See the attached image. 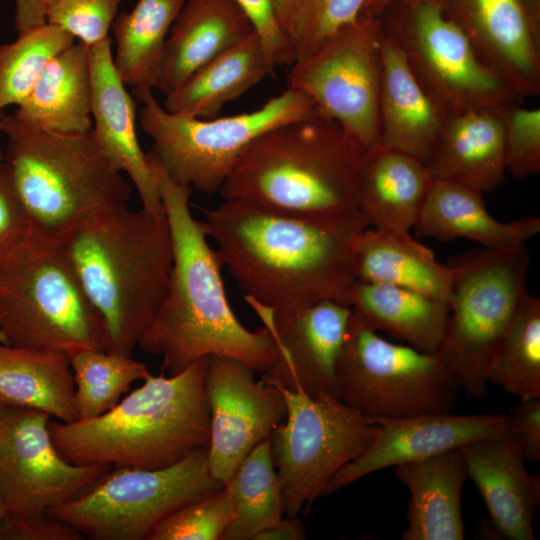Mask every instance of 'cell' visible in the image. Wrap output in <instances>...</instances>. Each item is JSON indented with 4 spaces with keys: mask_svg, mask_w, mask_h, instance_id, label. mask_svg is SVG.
I'll use <instances>...</instances> for the list:
<instances>
[{
    "mask_svg": "<svg viewBox=\"0 0 540 540\" xmlns=\"http://www.w3.org/2000/svg\"><path fill=\"white\" fill-rule=\"evenodd\" d=\"M203 223L244 298L279 312L344 302L355 281L352 246L368 228L360 211L315 217L229 199L204 209Z\"/></svg>",
    "mask_w": 540,
    "mask_h": 540,
    "instance_id": "cell-1",
    "label": "cell"
},
{
    "mask_svg": "<svg viewBox=\"0 0 540 540\" xmlns=\"http://www.w3.org/2000/svg\"><path fill=\"white\" fill-rule=\"evenodd\" d=\"M147 158L169 228L172 267L166 294L137 347L161 356L170 375L209 356L234 358L266 373L275 360L272 340L263 327L251 331L234 314L218 252L190 210L193 190L173 180L152 150Z\"/></svg>",
    "mask_w": 540,
    "mask_h": 540,
    "instance_id": "cell-2",
    "label": "cell"
},
{
    "mask_svg": "<svg viewBox=\"0 0 540 540\" xmlns=\"http://www.w3.org/2000/svg\"><path fill=\"white\" fill-rule=\"evenodd\" d=\"M208 358L178 374L152 375L104 414L48 427L58 452L75 465L157 469L208 446Z\"/></svg>",
    "mask_w": 540,
    "mask_h": 540,
    "instance_id": "cell-3",
    "label": "cell"
},
{
    "mask_svg": "<svg viewBox=\"0 0 540 540\" xmlns=\"http://www.w3.org/2000/svg\"><path fill=\"white\" fill-rule=\"evenodd\" d=\"M60 245L104 322L107 351L132 356L168 287L172 244L166 218L122 203Z\"/></svg>",
    "mask_w": 540,
    "mask_h": 540,
    "instance_id": "cell-4",
    "label": "cell"
},
{
    "mask_svg": "<svg viewBox=\"0 0 540 540\" xmlns=\"http://www.w3.org/2000/svg\"><path fill=\"white\" fill-rule=\"evenodd\" d=\"M366 148L336 121L314 114L251 141L219 190L237 199L315 217L359 210L357 180Z\"/></svg>",
    "mask_w": 540,
    "mask_h": 540,
    "instance_id": "cell-5",
    "label": "cell"
},
{
    "mask_svg": "<svg viewBox=\"0 0 540 540\" xmlns=\"http://www.w3.org/2000/svg\"><path fill=\"white\" fill-rule=\"evenodd\" d=\"M3 162L12 189L37 235L62 242L116 205L131 186L100 152L92 129L62 134L1 117Z\"/></svg>",
    "mask_w": 540,
    "mask_h": 540,
    "instance_id": "cell-6",
    "label": "cell"
},
{
    "mask_svg": "<svg viewBox=\"0 0 540 540\" xmlns=\"http://www.w3.org/2000/svg\"><path fill=\"white\" fill-rule=\"evenodd\" d=\"M0 331L10 345L68 355L109 344L60 243L31 230L0 271Z\"/></svg>",
    "mask_w": 540,
    "mask_h": 540,
    "instance_id": "cell-7",
    "label": "cell"
},
{
    "mask_svg": "<svg viewBox=\"0 0 540 540\" xmlns=\"http://www.w3.org/2000/svg\"><path fill=\"white\" fill-rule=\"evenodd\" d=\"M452 275L445 331L436 351L471 397L488 393L490 362L526 290L530 254L526 245L481 248L446 263Z\"/></svg>",
    "mask_w": 540,
    "mask_h": 540,
    "instance_id": "cell-8",
    "label": "cell"
},
{
    "mask_svg": "<svg viewBox=\"0 0 540 540\" xmlns=\"http://www.w3.org/2000/svg\"><path fill=\"white\" fill-rule=\"evenodd\" d=\"M379 18L383 32L447 116L472 110L500 114L522 103L524 98L481 60L440 0H393Z\"/></svg>",
    "mask_w": 540,
    "mask_h": 540,
    "instance_id": "cell-9",
    "label": "cell"
},
{
    "mask_svg": "<svg viewBox=\"0 0 540 540\" xmlns=\"http://www.w3.org/2000/svg\"><path fill=\"white\" fill-rule=\"evenodd\" d=\"M135 96L142 103L141 127L168 175L204 194L219 192L238 156L260 134L318 113L308 96L291 88L252 112L210 119L170 113L152 91Z\"/></svg>",
    "mask_w": 540,
    "mask_h": 540,
    "instance_id": "cell-10",
    "label": "cell"
},
{
    "mask_svg": "<svg viewBox=\"0 0 540 540\" xmlns=\"http://www.w3.org/2000/svg\"><path fill=\"white\" fill-rule=\"evenodd\" d=\"M223 486L210 474L204 447L163 468H111L88 492L46 515L90 540H148L170 514Z\"/></svg>",
    "mask_w": 540,
    "mask_h": 540,
    "instance_id": "cell-11",
    "label": "cell"
},
{
    "mask_svg": "<svg viewBox=\"0 0 540 540\" xmlns=\"http://www.w3.org/2000/svg\"><path fill=\"white\" fill-rule=\"evenodd\" d=\"M461 387L436 353L390 342L354 312L337 368V396L365 416L449 412Z\"/></svg>",
    "mask_w": 540,
    "mask_h": 540,
    "instance_id": "cell-12",
    "label": "cell"
},
{
    "mask_svg": "<svg viewBox=\"0 0 540 540\" xmlns=\"http://www.w3.org/2000/svg\"><path fill=\"white\" fill-rule=\"evenodd\" d=\"M281 392L286 416L270 435L282 484L284 513L308 512L328 481L373 441L379 426L334 397L312 398L299 389Z\"/></svg>",
    "mask_w": 540,
    "mask_h": 540,
    "instance_id": "cell-13",
    "label": "cell"
},
{
    "mask_svg": "<svg viewBox=\"0 0 540 540\" xmlns=\"http://www.w3.org/2000/svg\"><path fill=\"white\" fill-rule=\"evenodd\" d=\"M380 18L361 12L291 65L288 88L302 92L318 114L339 123L366 149L380 141Z\"/></svg>",
    "mask_w": 540,
    "mask_h": 540,
    "instance_id": "cell-14",
    "label": "cell"
},
{
    "mask_svg": "<svg viewBox=\"0 0 540 540\" xmlns=\"http://www.w3.org/2000/svg\"><path fill=\"white\" fill-rule=\"evenodd\" d=\"M51 416L0 404V497L5 516L34 518L88 492L111 467L75 465L57 450Z\"/></svg>",
    "mask_w": 540,
    "mask_h": 540,
    "instance_id": "cell-15",
    "label": "cell"
},
{
    "mask_svg": "<svg viewBox=\"0 0 540 540\" xmlns=\"http://www.w3.org/2000/svg\"><path fill=\"white\" fill-rule=\"evenodd\" d=\"M269 334L275 360L261 380L299 389L312 398L337 396V368L352 309L324 300L294 312H279L244 298Z\"/></svg>",
    "mask_w": 540,
    "mask_h": 540,
    "instance_id": "cell-16",
    "label": "cell"
},
{
    "mask_svg": "<svg viewBox=\"0 0 540 540\" xmlns=\"http://www.w3.org/2000/svg\"><path fill=\"white\" fill-rule=\"evenodd\" d=\"M254 372L234 358H208L204 382L210 415L208 466L212 477L223 484L286 416L281 392L272 384L256 381Z\"/></svg>",
    "mask_w": 540,
    "mask_h": 540,
    "instance_id": "cell-17",
    "label": "cell"
},
{
    "mask_svg": "<svg viewBox=\"0 0 540 540\" xmlns=\"http://www.w3.org/2000/svg\"><path fill=\"white\" fill-rule=\"evenodd\" d=\"M481 60L522 98L540 94V0H440Z\"/></svg>",
    "mask_w": 540,
    "mask_h": 540,
    "instance_id": "cell-18",
    "label": "cell"
},
{
    "mask_svg": "<svg viewBox=\"0 0 540 540\" xmlns=\"http://www.w3.org/2000/svg\"><path fill=\"white\" fill-rule=\"evenodd\" d=\"M372 420L379 426L377 436L328 481L322 496L381 469L426 459L508 429L507 416L499 413L458 415L449 411Z\"/></svg>",
    "mask_w": 540,
    "mask_h": 540,
    "instance_id": "cell-19",
    "label": "cell"
},
{
    "mask_svg": "<svg viewBox=\"0 0 540 540\" xmlns=\"http://www.w3.org/2000/svg\"><path fill=\"white\" fill-rule=\"evenodd\" d=\"M112 39L89 47L92 132L103 156L134 185L141 208L165 217L157 182L136 131V105L113 62Z\"/></svg>",
    "mask_w": 540,
    "mask_h": 540,
    "instance_id": "cell-20",
    "label": "cell"
},
{
    "mask_svg": "<svg viewBox=\"0 0 540 540\" xmlns=\"http://www.w3.org/2000/svg\"><path fill=\"white\" fill-rule=\"evenodd\" d=\"M459 449L467 476L482 496L497 531L510 540H533L540 478L527 472L526 460L507 432L480 438Z\"/></svg>",
    "mask_w": 540,
    "mask_h": 540,
    "instance_id": "cell-21",
    "label": "cell"
},
{
    "mask_svg": "<svg viewBox=\"0 0 540 540\" xmlns=\"http://www.w3.org/2000/svg\"><path fill=\"white\" fill-rule=\"evenodd\" d=\"M254 31L235 0H188L168 33L154 89L166 95Z\"/></svg>",
    "mask_w": 540,
    "mask_h": 540,
    "instance_id": "cell-22",
    "label": "cell"
},
{
    "mask_svg": "<svg viewBox=\"0 0 540 540\" xmlns=\"http://www.w3.org/2000/svg\"><path fill=\"white\" fill-rule=\"evenodd\" d=\"M433 180L448 181L482 193L505 177L506 157L500 114L472 110L447 116L424 160Z\"/></svg>",
    "mask_w": 540,
    "mask_h": 540,
    "instance_id": "cell-23",
    "label": "cell"
},
{
    "mask_svg": "<svg viewBox=\"0 0 540 540\" xmlns=\"http://www.w3.org/2000/svg\"><path fill=\"white\" fill-rule=\"evenodd\" d=\"M446 119L413 75L401 49L382 30L379 144L424 162Z\"/></svg>",
    "mask_w": 540,
    "mask_h": 540,
    "instance_id": "cell-24",
    "label": "cell"
},
{
    "mask_svg": "<svg viewBox=\"0 0 540 540\" xmlns=\"http://www.w3.org/2000/svg\"><path fill=\"white\" fill-rule=\"evenodd\" d=\"M433 183L421 159L377 144L360 164L357 207L375 229L409 232Z\"/></svg>",
    "mask_w": 540,
    "mask_h": 540,
    "instance_id": "cell-25",
    "label": "cell"
},
{
    "mask_svg": "<svg viewBox=\"0 0 540 540\" xmlns=\"http://www.w3.org/2000/svg\"><path fill=\"white\" fill-rule=\"evenodd\" d=\"M407 487V526L403 540H462L461 494L467 476L459 448L395 467Z\"/></svg>",
    "mask_w": 540,
    "mask_h": 540,
    "instance_id": "cell-26",
    "label": "cell"
},
{
    "mask_svg": "<svg viewBox=\"0 0 540 540\" xmlns=\"http://www.w3.org/2000/svg\"><path fill=\"white\" fill-rule=\"evenodd\" d=\"M417 237L467 239L483 248L506 250L526 245L540 232L538 217L502 222L486 209L483 193L457 183L434 180L415 226Z\"/></svg>",
    "mask_w": 540,
    "mask_h": 540,
    "instance_id": "cell-27",
    "label": "cell"
},
{
    "mask_svg": "<svg viewBox=\"0 0 540 540\" xmlns=\"http://www.w3.org/2000/svg\"><path fill=\"white\" fill-rule=\"evenodd\" d=\"M89 47L82 42L55 55L14 117L32 128L62 134L92 129Z\"/></svg>",
    "mask_w": 540,
    "mask_h": 540,
    "instance_id": "cell-28",
    "label": "cell"
},
{
    "mask_svg": "<svg viewBox=\"0 0 540 540\" xmlns=\"http://www.w3.org/2000/svg\"><path fill=\"white\" fill-rule=\"evenodd\" d=\"M355 280L408 288L449 303L452 275L447 264L409 232L364 229L354 239Z\"/></svg>",
    "mask_w": 540,
    "mask_h": 540,
    "instance_id": "cell-29",
    "label": "cell"
},
{
    "mask_svg": "<svg viewBox=\"0 0 540 540\" xmlns=\"http://www.w3.org/2000/svg\"><path fill=\"white\" fill-rule=\"evenodd\" d=\"M273 70L254 31L167 93L163 108L184 117H217L227 103L246 93Z\"/></svg>",
    "mask_w": 540,
    "mask_h": 540,
    "instance_id": "cell-30",
    "label": "cell"
},
{
    "mask_svg": "<svg viewBox=\"0 0 540 540\" xmlns=\"http://www.w3.org/2000/svg\"><path fill=\"white\" fill-rule=\"evenodd\" d=\"M344 302L375 331L436 353L449 313V303L408 288L355 280Z\"/></svg>",
    "mask_w": 540,
    "mask_h": 540,
    "instance_id": "cell-31",
    "label": "cell"
},
{
    "mask_svg": "<svg viewBox=\"0 0 540 540\" xmlns=\"http://www.w3.org/2000/svg\"><path fill=\"white\" fill-rule=\"evenodd\" d=\"M69 355L0 342V404L43 411L61 422L79 419Z\"/></svg>",
    "mask_w": 540,
    "mask_h": 540,
    "instance_id": "cell-32",
    "label": "cell"
},
{
    "mask_svg": "<svg viewBox=\"0 0 540 540\" xmlns=\"http://www.w3.org/2000/svg\"><path fill=\"white\" fill-rule=\"evenodd\" d=\"M185 0H137L130 12L116 15L111 31L113 62L135 95L152 91L170 28Z\"/></svg>",
    "mask_w": 540,
    "mask_h": 540,
    "instance_id": "cell-33",
    "label": "cell"
},
{
    "mask_svg": "<svg viewBox=\"0 0 540 540\" xmlns=\"http://www.w3.org/2000/svg\"><path fill=\"white\" fill-rule=\"evenodd\" d=\"M234 518L221 540H255L284 514L282 484L276 472L270 438L258 443L224 484Z\"/></svg>",
    "mask_w": 540,
    "mask_h": 540,
    "instance_id": "cell-34",
    "label": "cell"
},
{
    "mask_svg": "<svg viewBox=\"0 0 540 540\" xmlns=\"http://www.w3.org/2000/svg\"><path fill=\"white\" fill-rule=\"evenodd\" d=\"M488 383L519 399L540 398V299L524 293L488 368Z\"/></svg>",
    "mask_w": 540,
    "mask_h": 540,
    "instance_id": "cell-35",
    "label": "cell"
},
{
    "mask_svg": "<svg viewBox=\"0 0 540 540\" xmlns=\"http://www.w3.org/2000/svg\"><path fill=\"white\" fill-rule=\"evenodd\" d=\"M79 419L94 418L112 409L133 382L143 380L147 366L132 356L84 348L69 354Z\"/></svg>",
    "mask_w": 540,
    "mask_h": 540,
    "instance_id": "cell-36",
    "label": "cell"
},
{
    "mask_svg": "<svg viewBox=\"0 0 540 540\" xmlns=\"http://www.w3.org/2000/svg\"><path fill=\"white\" fill-rule=\"evenodd\" d=\"M18 33L15 41L0 45V112L20 105L48 62L75 42L70 34L47 23Z\"/></svg>",
    "mask_w": 540,
    "mask_h": 540,
    "instance_id": "cell-37",
    "label": "cell"
},
{
    "mask_svg": "<svg viewBox=\"0 0 540 540\" xmlns=\"http://www.w3.org/2000/svg\"><path fill=\"white\" fill-rule=\"evenodd\" d=\"M365 1L296 0L285 29L293 63L309 55L329 35L357 18Z\"/></svg>",
    "mask_w": 540,
    "mask_h": 540,
    "instance_id": "cell-38",
    "label": "cell"
},
{
    "mask_svg": "<svg viewBox=\"0 0 540 540\" xmlns=\"http://www.w3.org/2000/svg\"><path fill=\"white\" fill-rule=\"evenodd\" d=\"M234 518L228 491L192 501L160 522L148 540H221Z\"/></svg>",
    "mask_w": 540,
    "mask_h": 540,
    "instance_id": "cell-39",
    "label": "cell"
},
{
    "mask_svg": "<svg viewBox=\"0 0 540 540\" xmlns=\"http://www.w3.org/2000/svg\"><path fill=\"white\" fill-rule=\"evenodd\" d=\"M121 0H40L45 22L88 47L109 36Z\"/></svg>",
    "mask_w": 540,
    "mask_h": 540,
    "instance_id": "cell-40",
    "label": "cell"
},
{
    "mask_svg": "<svg viewBox=\"0 0 540 540\" xmlns=\"http://www.w3.org/2000/svg\"><path fill=\"white\" fill-rule=\"evenodd\" d=\"M500 118L503 126L506 171L523 180L540 171V109L509 107Z\"/></svg>",
    "mask_w": 540,
    "mask_h": 540,
    "instance_id": "cell-41",
    "label": "cell"
},
{
    "mask_svg": "<svg viewBox=\"0 0 540 540\" xmlns=\"http://www.w3.org/2000/svg\"><path fill=\"white\" fill-rule=\"evenodd\" d=\"M235 1L250 19L271 67L292 65L291 50L279 24L274 0Z\"/></svg>",
    "mask_w": 540,
    "mask_h": 540,
    "instance_id": "cell-42",
    "label": "cell"
},
{
    "mask_svg": "<svg viewBox=\"0 0 540 540\" xmlns=\"http://www.w3.org/2000/svg\"><path fill=\"white\" fill-rule=\"evenodd\" d=\"M30 231L28 219L16 198L0 160V271Z\"/></svg>",
    "mask_w": 540,
    "mask_h": 540,
    "instance_id": "cell-43",
    "label": "cell"
},
{
    "mask_svg": "<svg viewBox=\"0 0 540 540\" xmlns=\"http://www.w3.org/2000/svg\"><path fill=\"white\" fill-rule=\"evenodd\" d=\"M507 434L527 461L540 460V398L520 399L509 408Z\"/></svg>",
    "mask_w": 540,
    "mask_h": 540,
    "instance_id": "cell-44",
    "label": "cell"
},
{
    "mask_svg": "<svg viewBox=\"0 0 540 540\" xmlns=\"http://www.w3.org/2000/svg\"><path fill=\"white\" fill-rule=\"evenodd\" d=\"M84 536L70 525L43 515L34 518L5 516L0 525V540H83Z\"/></svg>",
    "mask_w": 540,
    "mask_h": 540,
    "instance_id": "cell-45",
    "label": "cell"
},
{
    "mask_svg": "<svg viewBox=\"0 0 540 540\" xmlns=\"http://www.w3.org/2000/svg\"><path fill=\"white\" fill-rule=\"evenodd\" d=\"M306 532L303 524L296 517L288 516L268 529L259 533L255 540H303Z\"/></svg>",
    "mask_w": 540,
    "mask_h": 540,
    "instance_id": "cell-46",
    "label": "cell"
},
{
    "mask_svg": "<svg viewBox=\"0 0 540 540\" xmlns=\"http://www.w3.org/2000/svg\"><path fill=\"white\" fill-rule=\"evenodd\" d=\"M18 32L46 23L40 0H14Z\"/></svg>",
    "mask_w": 540,
    "mask_h": 540,
    "instance_id": "cell-47",
    "label": "cell"
},
{
    "mask_svg": "<svg viewBox=\"0 0 540 540\" xmlns=\"http://www.w3.org/2000/svg\"><path fill=\"white\" fill-rule=\"evenodd\" d=\"M295 2L296 0H274L276 15L284 35Z\"/></svg>",
    "mask_w": 540,
    "mask_h": 540,
    "instance_id": "cell-48",
    "label": "cell"
},
{
    "mask_svg": "<svg viewBox=\"0 0 540 540\" xmlns=\"http://www.w3.org/2000/svg\"><path fill=\"white\" fill-rule=\"evenodd\" d=\"M393 0H366L362 11L379 17ZM361 11V12H362Z\"/></svg>",
    "mask_w": 540,
    "mask_h": 540,
    "instance_id": "cell-49",
    "label": "cell"
},
{
    "mask_svg": "<svg viewBox=\"0 0 540 540\" xmlns=\"http://www.w3.org/2000/svg\"><path fill=\"white\" fill-rule=\"evenodd\" d=\"M4 517H5V509H4L3 502H2L1 497H0V525H1L2 520L4 519Z\"/></svg>",
    "mask_w": 540,
    "mask_h": 540,
    "instance_id": "cell-50",
    "label": "cell"
},
{
    "mask_svg": "<svg viewBox=\"0 0 540 540\" xmlns=\"http://www.w3.org/2000/svg\"><path fill=\"white\" fill-rule=\"evenodd\" d=\"M0 342L8 344L7 340H6V337L4 336V334L1 331H0Z\"/></svg>",
    "mask_w": 540,
    "mask_h": 540,
    "instance_id": "cell-51",
    "label": "cell"
},
{
    "mask_svg": "<svg viewBox=\"0 0 540 540\" xmlns=\"http://www.w3.org/2000/svg\"><path fill=\"white\" fill-rule=\"evenodd\" d=\"M0 115H1V112H0ZM0 132H1V117H0ZM2 159H3V151L0 148V160Z\"/></svg>",
    "mask_w": 540,
    "mask_h": 540,
    "instance_id": "cell-52",
    "label": "cell"
}]
</instances>
